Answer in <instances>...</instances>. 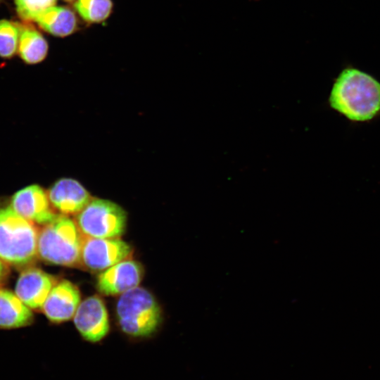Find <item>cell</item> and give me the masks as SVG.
<instances>
[{
	"label": "cell",
	"mask_w": 380,
	"mask_h": 380,
	"mask_svg": "<svg viewBox=\"0 0 380 380\" xmlns=\"http://www.w3.org/2000/svg\"><path fill=\"white\" fill-rule=\"evenodd\" d=\"M34 22L44 32L57 37L70 36L80 27L78 15L65 6H53L46 9Z\"/></svg>",
	"instance_id": "4fadbf2b"
},
{
	"label": "cell",
	"mask_w": 380,
	"mask_h": 380,
	"mask_svg": "<svg viewBox=\"0 0 380 380\" xmlns=\"http://www.w3.org/2000/svg\"><path fill=\"white\" fill-rule=\"evenodd\" d=\"M65 2H68V3H75L77 0H63Z\"/></svg>",
	"instance_id": "ffe728a7"
},
{
	"label": "cell",
	"mask_w": 380,
	"mask_h": 380,
	"mask_svg": "<svg viewBox=\"0 0 380 380\" xmlns=\"http://www.w3.org/2000/svg\"><path fill=\"white\" fill-rule=\"evenodd\" d=\"M328 103L352 122L373 120L380 115V82L372 75L348 65L334 79Z\"/></svg>",
	"instance_id": "6da1fadb"
},
{
	"label": "cell",
	"mask_w": 380,
	"mask_h": 380,
	"mask_svg": "<svg viewBox=\"0 0 380 380\" xmlns=\"http://www.w3.org/2000/svg\"><path fill=\"white\" fill-rule=\"evenodd\" d=\"M82 235L70 217L57 215L39 233L38 255L51 264L75 267L81 263Z\"/></svg>",
	"instance_id": "7a4b0ae2"
},
{
	"label": "cell",
	"mask_w": 380,
	"mask_h": 380,
	"mask_svg": "<svg viewBox=\"0 0 380 380\" xmlns=\"http://www.w3.org/2000/svg\"><path fill=\"white\" fill-rule=\"evenodd\" d=\"M21 25L18 53L27 64L42 62L49 53V43L44 35L28 23Z\"/></svg>",
	"instance_id": "9a60e30c"
},
{
	"label": "cell",
	"mask_w": 380,
	"mask_h": 380,
	"mask_svg": "<svg viewBox=\"0 0 380 380\" xmlns=\"http://www.w3.org/2000/svg\"><path fill=\"white\" fill-rule=\"evenodd\" d=\"M73 5L78 16L89 24L106 21L113 10L112 0H77Z\"/></svg>",
	"instance_id": "2e32d148"
},
{
	"label": "cell",
	"mask_w": 380,
	"mask_h": 380,
	"mask_svg": "<svg viewBox=\"0 0 380 380\" xmlns=\"http://www.w3.org/2000/svg\"><path fill=\"white\" fill-rule=\"evenodd\" d=\"M39 233L34 224L11 207L0 208V259L16 266L32 262L37 253Z\"/></svg>",
	"instance_id": "277c9868"
},
{
	"label": "cell",
	"mask_w": 380,
	"mask_h": 380,
	"mask_svg": "<svg viewBox=\"0 0 380 380\" xmlns=\"http://www.w3.org/2000/svg\"><path fill=\"white\" fill-rule=\"evenodd\" d=\"M131 246L119 238L84 236L81 263L94 271H103L126 260L132 254Z\"/></svg>",
	"instance_id": "8992f818"
},
{
	"label": "cell",
	"mask_w": 380,
	"mask_h": 380,
	"mask_svg": "<svg viewBox=\"0 0 380 380\" xmlns=\"http://www.w3.org/2000/svg\"><path fill=\"white\" fill-rule=\"evenodd\" d=\"M33 321V314L15 293L0 289V328L15 329L27 326Z\"/></svg>",
	"instance_id": "5bb4252c"
},
{
	"label": "cell",
	"mask_w": 380,
	"mask_h": 380,
	"mask_svg": "<svg viewBox=\"0 0 380 380\" xmlns=\"http://www.w3.org/2000/svg\"><path fill=\"white\" fill-rule=\"evenodd\" d=\"M143 275L144 270L139 262L126 259L99 274L96 288L106 296L121 295L138 286Z\"/></svg>",
	"instance_id": "ba28073f"
},
{
	"label": "cell",
	"mask_w": 380,
	"mask_h": 380,
	"mask_svg": "<svg viewBox=\"0 0 380 380\" xmlns=\"http://www.w3.org/2000/svg\"><path fill=\"white\" fill-rule=\"evenodd\" d=\"M57 0H14L15 12L25 23L34 22L46 9L56 6Z\"/></svg>",
	"instance_id": "ac0fdd59"
},
{
	"label": "cell",
	"mask_w": 380,
	"mask_h": 380,
	"mask_svg": "<svg viewBox=\"0 0 380 380\" xmlns=\"http://www.w3.org/2000/svg\"><path fill=\"white\" fill-rule=\"evenodd\" d=\"M75 222L85 236L118 238L125 231L127 213L115 202L93 198L77 214Z\"/></svg>",
	"instance_id": "5b68a950"
},
{
	"label": "cell",
	"mask_w": 380,
	"mask_h": 380,
	"mask_svg": "<svg viewBox=\"0 0 380 380\" xmlns=\"http://www.w3.org/2000/svg\"><path fill=\"white\" fill-rule=\"evenodd\" d=\"M80 302L81 296L77 286L63 279L54 285L42 310L51 322L61 323L73 318Z\"/></svg>",
	"instance_id": "30bf717a"
},
{
	"label": "cell",
	"mask_w": 380,
	"mask_h": 380,
	"mask_svg": "<svg viewBox=\"0 0 380 380\" xmlns=\"http://www.w3.org/2000/svg\"><path fill=\"white\" fill-rule=\"evenodd\" d=\"M48 196L51 205L63 215L78 214L93 198L80 182L70 177L55 182Z\"/></svg>",
	"instance_id": "8fae6325"
},
{
	"label": "cell",
	"mask_w": 380,
	"mask_h": 380,
	"mask_svg": "<svg viewBox=\"0 0 380 380\" xmlns=\"http://www.w3.org/2000/svg\"><path fill=\"white\" fill-rule=\"evenodd\" d=\"M73 322L82 337L91 343L100 341L109 332L108 311L98 296H91L80 302Z\"/></svg>",
	"instance_id": "52a82bcc"
},
{
	"label": "cell",
	"mask_w": 380,
	"mask_h": 380,
	"mask_svg": "<svg viewBox=\"0 0 380 380\" xmlns=\"http://www.w3.org/2000/svg\"><path fill=\"white\" fill-rule=\"evenodd\" d=\"M48 194L37 184H32L17 191L11 199V208L27 220L46 224L56 216Z\"/></svg>",
	"instance_id": "9c48e42d"
},
{
	"label": "cell",
	"mask_w": 380,
	"mask_h": 380,
	"mask_svg": "<svg viewBox=\"0 0 380 380\" xmlns=\"http://www.w3.org/2000/svg\"><path fill=\"white\" fill-rule=\"evenodd\" d=\"M115 310L120 329L134 338L152 336L163 319L160 306L153 295L139 286L121 294Z\"/></svg>",
	"instance_id": "3957f363"
},
{
	"label": "cell",
	"mask_w": 380,
	"mask_h": 380,
	"mask_svg": "<svg viewBox=\"0 0 380 380\" xmlns=\"http://www.w3.org/2000/svg\"><path fill=\"white\" fill-rule=\"evenodd\" d=\"M4 272H5L4 266L3 263L1 262V261L0 260V281L1 280V279L4 277Z\"/></svg>",
	"instance_id": "d6986e66"
},
{
	"label": "cell",
	"mask_w": 380,
	"mask_h": 380,
	"mask_svg": "<svg viewBox=\"0 0 380 380\" xmlns=\"http://www.w3.org/2000/svg\"><path fill=\"white\" fill-rule=\"evenodd\" d=\"M57 282L55 278L38 268H29L19 276L16 296L30 308H42L48 295Z\"/></svg>",
	"instance_id": "7c38bea8"
},
{
	"label": "cell",
	"mask_w": 380,
	"mask_h": 380,
	"mask_svg": "<svg viewBox=\"0 0 380 380\" xmlns=\"http://www.w3.org/2000/svg\"><path fill=\"white\" fill-rule=\"evenodd\" d=\"M21 25L13 21L0 20V57L11 58L17 52Z\"/></svg>",
	"instance_id": "e0dca14e"
},
{
	"label": "cell",
	"mask_w": 380,
	"mask_h": 380,
	"mask_svg": "<svg viewBox=\"0 0 380 380\" xmlns=\"http://www.w3.org/2000/svg\"><path fill=\"white\" fill-rule=\"evenodd\" d=\"M2 0H0V3L1 2Z\"/></svg>",
	"instance_id": "44dd1931"
}]
</instances>
